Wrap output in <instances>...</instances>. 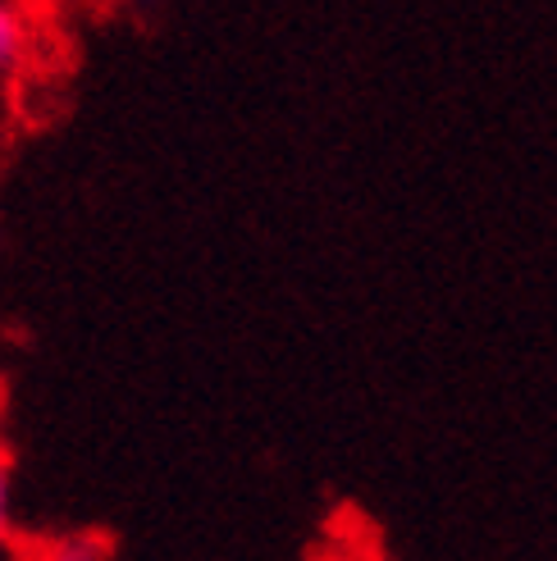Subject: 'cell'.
<instances>
[{"label": "cell", "mask_w": 557, "mask_h": 561, "mask_svg": "<svg viewBox=\"0 0 557 561\" xmlns=\"http://www.w3.org/2000/svg\"><path fill=\"white\" fill-rule=\"evenodd\" d=\"M0 561H23V557H19V552H14V543H10V548H0Z\"/></svg>", "instance_id": "3"}, {"label": "cell", "mask_w": 557, "mask_h": 561, "mask_svg": "<svg viewBox=\"0 0 557 561\" xmlns=\"http://www.w3.org/2000/svg\"><path fill=\"white\" fill-rule=\"evenodd\" d=\"M14 543V470L0 457V548Z\"/></svg>", "instance_id": "2"}, {"label": "cell", "mask_w": 557, "mask_h": 561, "mask_svg": "<svg viewBox=\"0 0 557 561\" xmlns=\"http://www.w3.org/2000/svg\"><path fill=\"white\" fill-rule=\"evenodd\" d=\"M33 60V19L27 10L0 0V82H14Z\"/></svg>", "instance_id": "1"}]
</instances>
